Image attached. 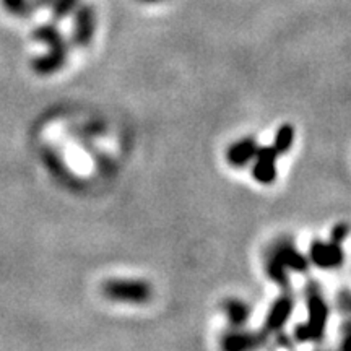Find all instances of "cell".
<instances>
[{
  "mask_svg": "<svg viewBox=\"0 0 351 351\" xmlns=\"http://www.w3.org/2000/svg\"><path fill=\"white\" fill-rule=\"evenodd\" d=\"M103 293L108 300L125 304H143L152 300V285L145 280L114 278L103 285Z\"/></svg>",
  "mask_w": 351,
  "mask_h": 351,
  "instance_id": "obj_1",
  "label": "cell"
},
{
  "mask_svg": "<svg viewBox=\"0 0 351 351\" xmlns=\"http://www.w3.org/2000/svg\"><path fill=\"white\" fill-rule=\"evenodd\" d=\"M73 26H72V43L78 47L90 46L93 41L96 26H98V15L96 8L91 3H78L73 10Z\"/></svg>",
  "mask_w": 351,
  "mask_h": 351,
  "instance_id": "obj_2",
  "label": "cell"
},
{
  "mask_svg": "<svg viewBox=\"0 0 351 351\" xmlns=\"http://www.w3.org/2000/svg\"><path fill=\"white\" fill-rule=\"evenodd\" d=\"M345 252L340 243L335 241L314 239L309 245V262L322 270H333L343 265Z\"/></svg>",
  "mask_w": 351,
  "mask_h": 351,
  "instance_id": "obj_3",
  "label": "cell"
},
{
  "mask_svg": "<svg viewBox=\"0 0 351 351\" xmlns=\"http://www.w3.org/2000/svg\"><path fill=\"white\" fill-rule=\"evenodd\" d=\"M307 311H309V315L304 324L309 328L311 341H317L326 333L328 320V306L317 291L309 293L307 296Z\"/></svg>",
  "mask_w": 351,
  "mask_h": 351,
  "instance_id": "obj_4",
  "label": "cell"
},
{
  "mask_svg": "<svg viewBox=\"0 0 351 351\" xmlns=\"http://www.w3.org/2000/svg\"><path fill=\"white\" fill-rule=\"evenodd\" d=\"M276 156L274 147H258L254 156L252 176L258 184L270 186L276 181Z\"/></svg>",
  "mask_w": 351,
  "mask_h": 351,
  "instance_id": "obj_5",
  "label": "cell"
},
{
  "mask_svg": "<svg viewBox=\"0 0 351 351\" xmlns=\"http://www.w3.org/2000/svg\"><path fill=\"white\" fill-rule=\"evenodd\" d=\"M69 59V44L57 47H49L46 54L34 57L32 60V69L38 75H52L57 73L59 70L64 69V65L67 64Z\"/></svg>",
  "mask_w": 351,
  "mask_h": 351,
  "instance_id": "obj_6",
  "label": "cell"
},
{
  "mask_svg": "<svg viewBox=\"0 0 351 351\" xmlns=\"http://www.w3.org/2000/svg\"><path fill=\"white\" fill-rule=\"evenodd\" d=\"M258 145L257 140L252 137H244L232 143L226 152V161L232 168H244L247 166L256 156Z\"/></svg>",
  "mask_w": 351,
  "mask_h": 351,
  "instance_id": "obj_7",
  "label": "cell"
},
{
  "mask_svg": "<svg viewBox=\"0 0 351 351\" xmlns=\"http://www.w3.org/2000/svg\"><path fill=\"white\" fill-rule=\"evenodd\" d=\"M293 307H295V302H293L291 296L278 298V300L271 304L269 314H267V319H265L267 330L278 332L280 328L288 322V319L291 317Z\"/></svg>",
  "mask_w": 351,
  "mask_h": 351,
  "instance_id": "obj_8",
  "label": "cell"
},
{
  "mask_svg": "<svg viewBox=\"0 0 351 351\" xmlns=\"http://www.w3.org/2000/svg\"><path fill=\"white\" fill-rule=\"evenodd\" d=\"M274 257L278 258L288 270H295L300 271V274H304V271L309 269V258H307L304 254L296 251L293 245H283V247L276 249Z\"/></svg>",
  "mask_w": 351,
  "mask_h": 351,
  "instance_id": "obj_9",
  "label": "cell"
},
{
  "mask_svg": "<svg viewBox=\"0 0 351 351\" xmlns=\"http://www.w3.org/2000/svg\"><path fill=\"white\" fill-rule=\"evenodd\" d=\"M33 39L38 43L46 44L47 47H57V46H64V44H69L65 41L64 34L60 33V29L57 28L54 23H44V25L36 26L33 32Z\"/></svg>",
  "mask_w": 351,
  "mask_h": 351,
  "instance_id": "obj_10",
  "label": "cell"
},
{
  "mask_svg": "<svg viewBox=\"0 0 351 351\" xmlns=\"http://www.w3.org/2000/svg\"><path fill=\"white\" fill-rule=\"evenodd\" d=\"M225 313L232 327H243L251 317V307L241 300H230L225 302Z\"/></svg>",
  "mask_w": 351,
  "mask_h": 351,
  "instance_id": "obj_11",
  "label": "cell"
},
{
  "mask_svg": "<svg viewBox=\"0 0 351 351\" xmlns=\"http://www.w3.org/2000/svg\"><path fill=\"white\" fill-rule=\"evenodd\" d=\"M258 339L252 333H245V332H231L225 335L223 339L221 346L225 350L230 351H238V350H245V348H252V346L257 345Z\"/></svg>",
  "mask_w": 351,
  "mask_h": 351,
  "instance_id": "obj_12",
  "label": "cell"
},
{
  "mask_svg": "<svg viewBox=\"0 0 351 351\" xmlns=\"http://www.w3.org/2000/svg\"><path fill=\"white\" fill-rule=\"evenodd\" d=\"M293 143H295V127L291 124H283L276 130L275 140L271 147L275 148V152L278 155H283V153H288L291 150Z\"/></svg>",
  "mask_w": 351,
  "mask_h": 351,
  "instance_id": "obj_13",
  "label": "cell"
},
{
  "mask_svg": "<svg viewBox=\"0 0 351 351\" xmlns=\"http://www.w3.org/2000/svg\"><path fill=\"white\" fill-rule=\"evenodd\" d=\"M5 10L13 16H19V19H26V16H32L34 12L32 0H0Z\"/></svg>",
  "mask_w": 351,
  "mask_h": 351,
  "instance_id": "obj_14",
  "label": "cell"
},
{
  "mask_svg": "<svg viewBox=\"0 0 351 351\" xmlns=\"http://www.w3.org/2000/svg\"><path fill=\"white\" fill-rule=\"evenodd\" d=\"M80 0H52L49 10L54 20H64L73 13V10L78 7Z\"/></svg>",
  "mask_w": 351,
  "mask_h": 351,
  "instance_id": "obj_15",
  "label": "cell"
},
{
  "mask_svg": "<svg viewBox=\"0 0 351 351\" xmlns=\"http://www.w3.org/2000/svg\"><path fill=\"white\" fill-rule=\"evenodd\" d=\"M267 271H269V276L271 280H274L275 283L282 285V287H288V285H289L288 269L276 257L270 258L269 267H267Z\"/></svg>",
  "mask_w": 351,
  "mask_h": 351,
  "instance_id": "obj_16",
  "label": "cell"
},
{
  "mask_svg": "<svg viewBox=\"0 0 351 351\" xmlns=\"http://www.w3.org/2000/svg\"><path fill=\"white\" fill-rule=\"evenodd\" d=\"M350 234V225L346 223H339V225L333 226V230L330 232V241H335V243H343V241L348 238Z\"/></svg>",
  "mask_w": 351,
  "mask_h": 351,
  "instance_id": "obj_17",
  "label": "cell"
},
{
  "mask_svg": "<svg viewBox=\"0 0 351 351\" xmlns=\"http://www.w3.org/2000/svg\"><path fill=\"white\" fill-rule=\"evenodd\" d=\"M32 2H33L34 10H36V8H49L52 0H32Z\"/></svg>",
  "mask_w": 351,
  "mask_h": 351,
  "instance_id": "obj_18",
  "label": "cell"
},
{
  "mask_svg": "<svg viewBox=\"0 0 351 351\" xmlns=\"http://www.w3.org/2000/svg\"><path fill=\"white\" fill-rule=\"evenodd\" d=\"M343 348H346V350H351V333H350V335H348V337H346V339H345Z\"/></svg>",
  "mask_w": 351,
  "mask_h": 351,
  "instance_id": "obj_19",
  "label": "cell"
},
{
  "mask_svg": "<svg viewBox=\"0 0 351 351\" xmlns=\"http://www.w3.org/2000/svg\"><path fill=\"white\" fill-rule=\"evenodd\" d=\"M137 2H142V3H160V2H163V0H137Z\"/></svg>",
  "mask_w": 351,
  "mask_h": 351,
  "instance_id": "obj_20",
  "label": "cell"
},
{
  "mask_svg": "<svg viewBox=\"0 0 351 351\" xmlns=\"http://www.w3.org/2000/svg\"><path fill=\"white\" fill-rule=\"evenodd\" d=\"M350 307H351V304H350Z\"/></svg>",
  "mask_w": 351,
  "mask_h": 351,
  "instance_id": "obj_21",
  "label": "cell"
}]
</instances>
